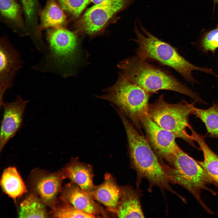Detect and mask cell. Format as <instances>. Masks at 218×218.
Returning a JSON list of instances; mask_svg holds the SVG:
<instances>
[{
	"label": "cell",
	"instance_id": "17",
	"mask_svg": "<svg viewBox=\"0 0 218 218\" xmlns=\"http://www.w3.org/2000/svg\"><path fill=\"white\" fill-rule=\"evenodd\" d=\"M190 130L193 139L198 144L203 154V160L197 162L210 176L213 184L218 189V154L207 145L205 140V136L198 134L192 127Z\"/></svg>",
	"mask_w": 218,
	"mask_h": 218
},
{
	"label": "cell",
	"instance_id": "10",
	"mask_svg": "<svg viewBox=\"0 0 218 218\" xmlns=\"http://www.w3.org/2000/svg\"><path fill=\"white\" fill-rule=\"evenodd\" d=\"M126 3L127 0H106L93 5L86 11L81 19L84 30L89 35L97 32Z\"/></svg>",
	"mask_w": 218,
	"mask_h": 218
},
{
	"label": "cell",
	"instance_id": "4",
	"mask_svg": "<svg viewBox=\"0 0 218 218\" xmlns=\"http://www.w3.org/2000/svg\"><path fill=\"white\" fill-rule=\"evenodd\" d=\"M163 164L170 182L183 187L194 197L207 213H213L201 197V193L207 190L213 195L216 193L208 187L213 184L208 174L195 160L180 148L168 161Z\"/></svg>",
	"mask_w": 218,
	"mask_h": 218
},
{
	"label": "cell",
	"instance_id": "14",
	"mask_svg": "<svg viewBox=\"0 0 218 218\" xmlns=\"http://www.w3.org/2000/svg\"><path fill=\"white\" fill-rule=\"evenodd\" d=\"M140 198V194L138 190L128 185L121 187L117 206L110 213L119 218L144 217Z\"/></svg>",
	"mask_w": 218,
	"mask_h": 218
},
{
	"label": "cell",
	"instance_id": "6",
	"mask_svg": "<svg viewBox=\"0 0 218 218\" xmlns=\"http://www.w3.org/2000/svg\"><path fill=\"white\" fill-rule=\"evenodd\" d=\"M163 96L161 95L154 103L149 104V116L162 127L197 148L191 135L188 134L187 130L191 126L189 123V117L192 114L196 102L194 101L190 103L183 100L176 104H170L165 101Z\"/></svg>",
	"mask_w": 218,
	"mask_h": 218
},
{
	"label": "cell",
	"instance_id": "7",
	"mask_svg": "<svg viewBox=\"0 0 218 218\" xmlns=\"http://www.w3.org/2000/svg\"><path fill=\"white\" fill-rule=\"evenodd\" d=\"M47 37L45 70L56 73L74 61L78 53V41L73 32L62 27L51 28Z\"/></svg>",
	"mask_w": 218,
	"mask_h": 218
},
{
	"label": "cell",
	"instance_id": "3",
	"mask_svg": "<svg viewBox=\"0 0 218 218\" xmlns=\"http://www.w3.org/2000/svg\"><path fill=\"white\" fill-rule=\"evenodd\" d=\"M138 22L143 33L135 22L134 31L136 38L133 41L138 45L136 55L140 58L147 61L153 60L173 68L192 85L198 83L192 76L193 71L215 75L211 69L198 67L190 63L179 53L176 48L155 37Z\"/></svg>",
	"mask_w": 218,
	"mask_h": 218
},
{
	"label": "cell",
	"instance_id": "13",
	"mask_svg": "<svg viewBox=\"0 0 218 218\" xmlns=\"http://www.w3.org/2000/svg\"><path fill=\"white\" fill-rule=\"evenodd\" d=\"M28 102L18 95L14 101L3 104L4 113L0 135V152L21 127L24 113Z\"/></svg>",
	"mask_w": 218,
	"mask_h": 218
},
{
	"label": "cell",
	"instance_id": "21",
	"mask_svg": "<svg viewBox=\"0 0 218 218\" xmlns=\"http://www.w3.org/2000/svg\"><path fill=\"white\" fill-rule=\"evenodd\" d=\"M192 114L204 123L207 134L213 138H218V104L213 102L208 108L202 109L194 106Z\"/></svg>",
	"mask_w": 218,
	"mask_h": 218
},
{
	"label": "cell",
	"instance_id": "26",
	"mask_svg": "<svg viewBox=\"0 0 218 218\" xmlns=\"http://www.w3.org/2000/svg\"><path fill=\"white\" fill-rule=\"evenodd\" d=\"M95 5L100 4L106 0H90Z\"/></svg>",
	"mask_w": 218,
	"mask_h": 218
},
{
	"label": "cell",
	"instance_id": "22",
	"mask_svg": "<svg viewBox=\"0 0 218 218\" xmlns=\"http://www.w3.org/2000/svg\"><path fill=\"white\" fill-rule=\"evenodd\" d=\"M49 213L51 217L55 218H95L80 211L68 202L60 200L51 208Z\"/></svg>",
	"mask_w": 218,
	"mask_h": 218
},
{
	"label": "cell",
	"instance_id": "2",
	"mask_svg": "<svg viewBox=\"0 0 218 218\" xmlns=\"http://www.w3.org/2000/svg\"><path fill=\"white\" fill-rule=\"evenodd\" d=\"M121 73L130 80L151 94L160 90H168L183 94L200 104L204 101L198 94L183 84L161 68L141 59L136 54L120 62Z\"/></svg>",
	"mask_w": 218,
	"mask_h": 218
},
{
	"label": "cell",
	"instance_id": "24",
	"mask_svg": "<svg viewBox=\"0 0 218 218\" xmlns=\"http://www.w3.org/2000/svg\"><path fill=\"white\" fill-rule=\"evenodd\" d=\"M0 12L3 16L13 21L20 17V8L14 0H0Z\"/></svg>",
	"mask_w": 218,
	"mask_h": 218
},
{
	"label": "cell",
	"instance_id": "27",
	"mask_svg": "<svg viewBox=\"0 0 218 218\" xmlns=\"http://www.w3.org/2000/svg\"><path fill=\"white\" fill-rule=\"evenodd\" d=\"M21 2L22 5L24 4L28 1V0H20Z\"/></svg>",
	"mask_w": 218,
	"mask_h": 218
},
{
	"label": "cell",
	"instance_id": "15",
	"mask_svg": "<svg viewBox=\"0 0 218 218\" xmlns=\"http://www.w3.org/2000/svg\"><path fill=\"white\" fill-rule=\"evenodd\" d=\"M62 170L65 178L69 179L91 194L95 187L91 166L80 161L77 158H73Z\"/></svg>",
	"mask_w": 218,
	"mask_h": 218
},
{
	"label": "cell",
	"instance_id": "25",
	"mask_svg": "<svg viewBox=\"0 0 218 218\" xmlns=\"http://www.w3.org/2000/svg\"><path fill=\"white\" fill-rule=\"evenodd\" d=\"M62 9L78 16L90 2V0H58Z\"/></svg>",
	"mask_w": 218,
	"mask_h": 218
},
{
	"label": "cell",
	"instance_id": "19",
	"mask_svg": "<svg viewBox=\"0 0 218 218\" xmlns=\"http://www.w3.org/2000/svg\"><path fill=\"white\" fill-rule=\"evenodd\" d=\"M46 205L35 193L32 192L20 203L18 212L20 218H46L50 216Z\"/></svg>",
	"mask_w": 218,
	"mask_h": 218
},
{
	"label": "cell",
	"instance_id": "12",
	"mask_svg": "<svg viewBox=\"0 0 218 218\" xmlns=\"http://www.w3.org/2000/svg\"><path fill=\"white\" fill-rule=\"evenodd\" d=\"M59 200L68 202L78 210L95 217H109L108 213L91 195L71 182L62 187Z\"/></svg>",
	"mask_w": 218,
	"mask_h": 218
},
{
	"label": "cell",
	"instance_id": "20",
	"mask_svg": "<svg viewBox=\"0 0 218 218\" xmlns=\"http://www.w3.org/2000/svg\"><path fill=\"white\" fill-rule=\"evenodd\" d=\"M62 10L54 0H49L41 14V29L61 27L66 20Z\"/></svg>",
	"mask_w": 218,
	"mask_h": 218
},
{
	"label": "cell",
	"instance_id": "9",
	"mask_svg": "<svg viewBox=\"0 0 218 218\" xmlns=\"http://www.w3.org/2000/svg\"><path fill=\"white\" fill-rule=\"evenodd\" d=\"M141 124L146 139L155 153L160 159L168 161L180 148L175 141L177 137L157 124L148 114L143 117Z\"/></svg>",
	"mask_w": 218,
	"mask_h": 218
},
{
	"label": "cell",
	"instance_id": "1",
	"mask_svg": "<svg viewBox=\"0 0 218 218\" xmlns=\"http://www.w3.org/2000/svg\"><path fill=\"white\" fill-rule=\"evenodd\" d=\"M127 135L129 154L132 166L137 173V183L147 179L150 187H158L175 193L162 162L153 150L146 138L139 133L123 114L120 116Z\"/></svg>",
	"mask_w": 218,
	"mask_h": 218
},
{
	"label": "cell",
	"instance_id": "5",
	"mask_svg": "<svg viewBox=\"0 0 218 218\" xmlns=\"http://www.w3.org/2000/svg\"><path fill=\"white\" fill-rule=\"evenodd\" d=\"M96 97L109 102L123 113L139 130L141 121L148 114V101L151 94L132 82L120 73L116 82Z\"/></svg>",
	"mask_w": 218,
	"mask_h": 218
},
{
	"label": "cell",
	"instance_id": "8",
	"mask_svg": "<svg viewBox=\"0 0 218 218\" xmlns=\"http://www.w3.org/2000/svg\"><path fill=\"white\" fill-rule=\"evenodd\" d=\"M65 179L62 170L51 173L37 169L31 173L28 184L32 192L51 209L58 201L57 197L61 191L62 183Z\"/></svg>",
	"mask_w": 218,
	"mask_h": 218
},
{
	"label": "cell",
	"instance_id": "11",
	"mask_svg": "<svg viewBox=\"0 0 218 218\" xmlns=\"http://www.w3.org/2000/svg\"><path fill=\"white\" fill-rule=\"evenodd\" d=\"M22 62L18 51L9 42L2 39L0 43V106L6 90L13 85L17 71L22 67Z\"/></svg>",
	"mask_w": 218,
	"mask_h": 218
},
{
	"label": "cell",
	"instance_id": "18",
	"mask_svg": "<svg viewBox=\"0 0 218 218\" xmlns=\"http://www.w3.org/2000/svg\"><path fill=\"white\" fill-rule=\"evenodd\" d=\"M1 185L4 192L15 201L27 191L21 177L14 167H9L4 170Z\"/></svg>",
	"mask_w": 218,
	"mask_h": 218
},
{
	"label": "cell",
	"instance_id": "23",
	"mask_svg": "<svg viewBox=\"0 0 218 218\" xmlns=\"http://www.w3.org/2000/svg\"><path fill=\"white\" fill-rule=\"evenodd\" d=\"M200 45L205 53L211 52L215 53L218 48V27L206 32L202 38Z\"/></svg>",
	"mask_w": 218,
	"mask_h": 218
},
{
	"label": "cell",
	"instance_id": "16",
	"mask_svg": "<svg viewBox=\"0 0 218 218\" xmlns=\"http://www.w3.org/2000/svg\"><path fill=\"white\" fill-rule=\"evenodd\" d=\"M121 188L114 177L109 173H106L103 182L95 186L91 194L94 200L106 206L107 211L110 213L117 206Z\"/></svg>",
	"mask_w": 218,
	"mask_h": 218
}]
</instances>
